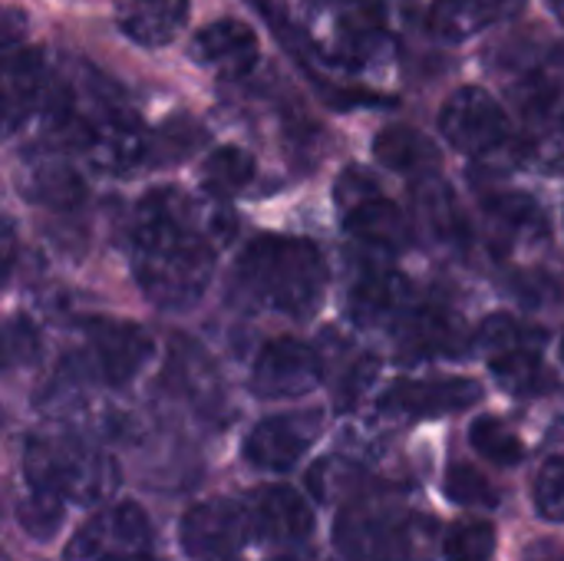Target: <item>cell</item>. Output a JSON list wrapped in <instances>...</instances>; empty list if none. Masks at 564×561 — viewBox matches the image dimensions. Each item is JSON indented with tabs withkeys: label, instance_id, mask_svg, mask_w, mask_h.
Masks as SVG:
<instances>
[{
	"label": "cell",
	"instance_id": "obj_1",
	"mask_svg": "<svg viewBox=\"0 0 564 561\" xmlns=\"http://www.w3.org/2000/svg\"><path fill=\"white\" fill-rule=\"evenodd\" d=\"M238 231V218L215 195L152 188L132 212V274L142 294L165 311L192 308L215 268V251Z\"/></svg>",
	"mask_w": 564,
	"mask_h": 561
},
{
	"label": "cell",
	"instance_id": "obj_2",
	"mask_svg": "<svg viewBox=\"0 0 564 561\" xmlns=\"http://www.w3.org/2000/svg\"><path fill=\"white\" fill-rule=\"evenodd\" d=\"M241 294L284 317H311L327 291L324 251L307 238L261 235L245 245L235 265Z\"/></svg>",
	"mask_w": 564,
	"mask_h": 561
},
{
	"label": "cell",
	"instance_id": "obj_3",
	"mask_svg": "<svg viewBox=\"0 0 564 561\" xmlns=\"http://www.w3.org/2000/svg\"><path fill=\"white\" fill-rule=\"evenodd\" d=\"M436 522L397 503H357L337 519L334 542L347 561H426Z\"/></svg>",
	"mask_w": 564,
	"mask_h": 561
},
{
	"label": "cell",
	"instance_id": "obj_4",
	"mask_svg": "<svg viewBox=\"0 0 564 561\" xmlns=\"http://www.w3.org/2000/svg\"><path fill=\"white\" fill-rule=\"evenodd\" d=\"M23 483L63 503L96 506L119 486V470L106 453L73 436H33L23 450Z\"/></svg>",
	"mask_w": 564,
	"mask_h": 561
},
{
	"label": "cell",
	"instance_id": "obj_5",
	"mask_svg": "<svg viewBox=\"0 0 564 561\" xmlns=\"http://www.w3.org/2000/svg\"><path fill=\"white\" fill-rule=\"evenodd\" d=\"M79 350L66 360V374L96 377L106 387H126L152 360V337L129 321L89 317L79 327Z\"/></svg>",
	"mask_w": 564,
	"mask_h": 561
},
{
	"label": "cell",
	"instance_id": "obj_6",
	"mask_svg": "<svg viewBox=\"0 0 564 561\" xmlns=\"http://www.w3.org/2000/svg\"><path fill=\"white\" fill-rule=\"evenodd\" d=\"M59 139L69 142L73 149H79V155L93 169L112 172V175L132 172L149 155L145 126L139 122L135 112H129L122 106H99L96 112L76 109Z\"/></svg>",
	"mask_w": 564,
	"mask_h": 561
},
{
	"label": "cell",
	"instance_id": "obj_7",
	"mask_svg": "<svg viewBox=\"0 0 564 561\" xmlns=\"http://www.w3.org/2000/svg\"><path fill=\"white\" fill-rule=\"evenodd\" d=\"M63 561H152V522L135 503L106 506L69 539Z\"/></svg>",
	"mask_w": 564,
	"mask_h": 561
},
{
	"label": "cell",
	"instance_id": "obj_8",
	"mask_svg": "<svg viewBox=\"0 0 564 561\" xmlns=\"http://www.w3.org/2000/svg\"><path fill=\"white\" fill-rule=\"evenodd\" d=\"M440 132L446 136V142L456 152L479 159V155L499 152L509 142L512 126L492 93H486L479 86H463L443 103Z\"/></svg>",
	"mask_w": 564,
	"mask_h": 561
},
{
	"label": "cell",
	"instance_id": "obj_9",
	"mask_svg": "<svg viewBox=\"0 0 564 561\" xmlns=\"http://www.w3.org/2000/svg\"><path fill=\"white\" fill-rule=\"evenodd\" d=\"M340 205H344V228L380 251H403L413 241V228L410 218L377 192L373 179H367L364 172H347L340 179Z\"/></svg>",
	"mask_w": 564,
	"mask_h": 561
},
{
	"label": "cell",
	"instance_id": "obj_10",
	"mask_svg": "<svg viewBox=\"0 0 564 561\" xmlns=\"http://www.w3.org/2000/svg\"><path fill=\"white\" fill-rule=\"evenodd\" d=\"M324 377L321 350L297 337H274L261 347L251 374V390L264 400H291L311 393Z\"/></svg>",
	"mask_w": 564,
	"mask_h": 561
},
{
	"label": "cell",
	"instance_id": "obj_11",
	"mask_svg": "<svg viewBox=\"0 0 564 561\" xmlns=\"http://www.w3.org/2000/svg\"><path fill=\"white\" fill-rule=\"evenodd\" d=\"M321 410H291L264 417L245 440V460L261 473H288L321 436Z\"/></svg>",
	"mask_w": 564,
	"mask_h": 561
},
{
	"label": "cell",
	"instance_id": "obj_12",
	"mask_svg": "<svg viewBox=\"0 0 564 561\" xmlns=\"http://www.w3.org/2000/svg\"><path fill=\"white\" fill-rule=\"evenodd\" d=\"M251 532L248 509L231 499H208L185 513L178 526L182 549L198 561L231 559Z\"/></svg>",
	"mask_w": 564,
	"mask_h": 561
},
{
	"label": "cell",
	"instance_id": "obj_13",
	"mask_svg": "<svg viewBox=\"0 0 564 561\" xmlns=\"http://www.w3.org/2000/svg\"><path fill=\"white\" fill-rule=\"evenodd\" d=\"M188 56L202 69H208V73H215L221 79H241V76H248L258 66V60H261V40H258V33L245 20L221 17V20L205 23L192 36Z\"/></svg>",
	"mask_w": 564,
	"mask_h": 561
},
{
	"label": "cell",
	"instance_id": "obj_14",
	"mask_svg": "<svg viewBox=\"0 0 564 561\" xmlns=\"http://www.w3.org/2000/svg\"><path fill=\"white\" fill-rule=\"evenodd\" d=\"M482 397V387L469 377H449V380H400L393 384L380 407L383 413H393L400 420H426V417H446L473 407Z\"/></svg>",
	"mask_w": 564,
	"mask_h": 561
},
{
	"label": "cell",
	"instance_id": "obj_15",
	"mask_svg": "<svg viewBox=\"0 0 564 561\" xmlns=\"http://www.w3.org/2000/svg\"><path fill=\"white\" fill-rule=\"evenodd\" d=\"M251 532L271 546H297L314 532V509L288 486H264L248 499Z\"/></svg>",
	"mask_w": 564,
	"mask_h": 561
},
{
	"label": "cell",
	"instance_id": "obj_16",
	"mask_svg": "<svg viewBox=\"0 0 564 561\" xmlns=\"http://www.w3.org/2000/svg\"><path fill=\"white\" fill-rule=\"evenodd\" d=\"M53 76L46 66V56L40 50H17L7 53L3 60V122L7 132H17L20 122H26L33 112L43 109L50 89H53Z\"/></svg>",
	"mask_w": 564,
	"mask_h": 561
},
{
	"label": "cell",
	"instance_id": "obj_17",
	"mask_svg": "<svg viewBox=\"0 0 564 561\" xmlns=\"http://www.w3.org/2000/svg\"><path fill=\"white\" fill-rule=\"evenodd\" d=\"M525 0H433L426 10V30L440 43H463L489 26L519 17Z\"/></svg>",
	"mask_w": 564,
	"mask_h": 561
},
{
	"label": "cell",
	"instance_id": "obj_18",
	"mask_svg": "<svg viewBox=\"0 0 564 561\" xmlns=\"http://www.w3.org/2000/svg\"><path fill=\"white\" fill-rule=\"evenodd\" d=\"M192 0H112L116 26L139 46H169L188 23Z\"/></svg>",
	"mask_w": 564,
	"mask_h": 561
},
{
	"label": "cell",
	"instance_id": "obj_19",
	"mask_svg": "<svg viewBox=\"0 0 564 561\" xmlns=\"http://www.w3.org/2000/svg\"><path fill=\"white\" fill-rule=\"evenodd\" d=\"M482 215L492 235V245L499 251H516V248H532L549 238V222L545 212L529 198V195H489L482 202Z\"/></svg>",
	"mask_w": 564,
	"mask_h": 561
},
{
	"label": "cell",
	"instance_id": "obj_20",
	"mask_svg": "<svg viewBox=\"0 0 564 561\" xmlns=\"http://www.w3.org/2000/svg\"><path fill=\"white\" fill-rule=\"evenodd\" d=\"M466 347V331L459 317L440 308H416L400 317V350L410 360L459 357Z\"/></svg>",
	"mask_w": 564,
	"mask_h": 561
},
{
	"label": "cell",
	"instance_id": "obj_21",
	"mask_svg": "<svg viewBox=\"0 0 564 561\" xmlns=\"http://www.w3.org/2000/svg\"><path fill=\"white\" fill-rule=\"evenodd\" d=\"M416 215L426 228V235L433 238V245L449 248V251H463L473 241V228L469 218L456 198V192L443 182L426 175L423 185H416Z\"/></svg>",
	"mask_w": 564,
	"mask_h": 561
},
{
	"label": "cell",
	"instance_id": "obj_22",
	"mask_svg": "<svg viewBox=\"0 0 564 561\" xmlns=\"http://www.w3.org/2000/svg\"><path fill=\"white\" fill-rule=\"evenodd\" d=\"M406 298H410V284L403 274L377 268L367 271L354 288H350V317L360 327H373L383 321H400L406 311Z\"/></svg>",
	"mask_w": 564,
	"mask_h": 561
},
{
	"label": "cell",
	"instance_id": "obj_23",
	"mask_svg": "<svg viewBox=\"0 0 564 561\" xmlns=\"http://www.w3.org/2000/svg\"><path fill=\"white\" fill-rule=\"evenodd\" d=\"M23 175H26L23 179V195H30L40 205H50V208H73L86 195L79 172L69 162H63L59 155L30 159Z\"/></svg>",
	"mask_w": 564,
	"mask_h": 561
},
{
	"label": "cell",
	"instance_id": "obj_24",
	"mask_svg": "<svg viewBox=\"0 0 564 561\" xmlns=\"http://www.w3.org/2000/svg\"><path fill=\"white\" fill-rule=\"evenodd\" d=\"M373 155L383 169L390 172H410V175H426L430 169H436L440 152L436 145L413 126H387L377 132L373 139Z\"/></svg>",
	"mask_w": 564,
	"mask_h": 561
},
{
	"label": "cell",
	"instance_id": "obj_25",
	"mask_svg": "<svg viewBox=\"0 0 564 561\" xmlns=\"http://www.w3.org/2000/svg\"><path fill=\"white\" fill-rule=\"evenodd\" d=\"M254 155L238 149V145H221L215 149L205 162H202V185L208 195L225 198L235 192H245L254 182Z\"/></svg>",
	"mask_w": 564,
	"mask_h": 561
},
{
	"label": "cell",
	"instance_id": "obj_26",
	"mask_svg": "<svg viewBox=\"0 0 564 561\" xmlns=\"http://www.w3.org/2000/svg\"><path fill=\"white\" fill-rule=\"evenodd\" d=\"M489 367H492L496 380L516 397H539L552 387V377H549V367L542 364L539 347H522V350L502 354V357L489 360Z\"/></svg>",
	"mask_w": 564,
	"mask_h": 561
},
{
	"label": "cell",
	"instance_id": "obj_27",
	"mask_svg": "<svg viewBox=\"0 0 564 561\" xmlns=\"http://www.w3.org/2000/svg\"><path fill=\"white\" fill-rule=\"evenodd\" d=\"M542 341H545V334L539 327H525L509 314H492L476 331V347L489 360H496L502 354H512V350H522V347H542Z\"/></svg>",
	"mask_w": 564,
	"mask_h": 561
},
{
	"label": "cell",
	"instance_id": "obj_28",
	"mask_svg": "<svg viewBox=\"0 0 564 561\" xmlns=\"http://www.w3.org/2000/svg\"><path fill=\"white\" fill-rule=\"evenodd\" d=\"M496 526L486 519H459L443 536L446 561H492L496 559Z\"/></svg>",
	"mask_w": 564,
	"mask_h": 561
},
{
	"label": "cell",
	"instance_id": "obj_29",
	"mask_svg": "<svg viewBox=\"0 0 564 561\" xmlns=\"http://www.w3.org/2000/svg\"><path fill=\"white\" fill-rule=\"evenodd\" d=\"M469 443L476 446L479 456H486L496 466H516V463L525 460V443L519 440V433L509 423L496 420V417L476 420L473 430H469Z\"/></svg>",
	"mask_w": 564,
	"mask_h": 561
},
{
	"label": "cell",
	"instance_id": "obj_30",
	"mask_svg": "<svg viewBox=\"0 0 564 561\" xmlns=\"http://www.w3.org/2000/svg\"><path fill=\"white\" fill-rule=\"evenodd\" d=\"M63 509H66L63 499H56L53 493H46L40 486L23 483V496L17 499V522L26 536L50 539L63 522Z\"/></svg>",
	"mask_w": 564,
	"mask_h": 561
},
{
	"label": "cell",
	"instance_id": "obj_31",
	"mask_svg": "<svg viewBox=\"0 0 564 561\" xmlns=\"http://www.w3.org/2000/svg\"><path fill=\"white\" fill-rule=\"evenodd\" d=\"M532 499L542 519L549 522H564V456L545 460V466L535 476Z\"/></svg>",
	"mask_w": 564,
	"mask_h": 561
},
{
	"label": "cell",
	"instance_id": "obj_32",
	"mask_svg": "<svg viewBox=\"0 0 564 561\" xmlns=\"http://www.w3.org/2000/svg\"><path fill=\"white\" fill-rule=\"evenodd\" d=\"M446 496L459 506H496L499 503L489 479L476 466H466V463H459L446 473Z\"/></svg>",
	"mask_w": 564,
	"mask_h": 561
},
{
	"label": "cell",
	"instance_id": "obj_33",
	"mask_svg": "<svg viewBox=\"0 0 564 561\" xmlns=\"http://www.w3.org/2000/svg\"><path fill=\"white\" fill-rule=\"evenodd\" d=\"M377 370H380V360H377V357H360L354 367H347V374H344V380H340V387H337V403H340V410L350 407V403H357V400L370 390Z\"/></svg>",
	"mask_w": 564,
	"mask_h": 561
},
{
	"label": "cell",
	"instance_id": "obj_34",
	"mask_svg": "<svg viewBox=\"0 0 564 561\" xmlns=\"http://www.w3.org/2000/svg\"><path fill=\"white\" fill-rule=\"evenodd\" d=\"M33 354H36V337H33L30 324L10 321V324H7V364L30 360Z\"/></svg>",
	"mask_w": 564,
	"mask_h": 561
},
{
	"label": "cell",
	"instance_id": "obj_35",
	"mask_svg": "<svg viewBox=\"0 0 564 561\" xmlns=\"http://www.w3.org/2000/svg\"><path fill=\"white\" fill-rule=\"evenodd\" d=\"M23 33H26V17H23L17 7H7V10H3V33H0L3 50H7V53L23 50V46H20V36H23Z\"/></svg>",
	"mask_w": 564,
	"mask_h": 561
},
{
	"label": "cell",
	"instance_id": "obj_36",
	"mask_svg": "<svg viewBox=\"0 0 564 561\" xmlns=\"http://www.w3.org/2000/svg\"><path fill=\"white\" fill-rule=\"evenodd\" d=\"M3 271L10 274L13 271V231L7 228V235H3Z\"/></svg>",
	"mask_w": 564,
	"mask_h": 561
},
{
	"label": "cell",
	"instance_id": "obj_37",
	"mask_svg": "<svg viewBox=\"0 0 564 561\" xmlns=\"http://www.w3.org/2000/svg\"><path fill=\"white\" fill-rule=\"evenodd\" d=\"M311 3H317V7H330V10H337V7H347V3H357V0H311Z\"/></svg>",
	"mask_w": 564,
	"mask_h": 561
},
{
	"label": "cell",
	"instance_id": "obj_38",
	"mask_svg": "<svg viewBox=\"0 0 564 561\" xmlns=\"http://www.w3.org/2000/svg\"><path fill=\"white\" fill-rule=\"evenodd\" d=\"M549 7L555 10V17L564 23V0H549Z\"/></svg>",
	"mask_w": 564,
	"mask_h": 561
},
{
	"label": "cell",
	"instance_id": "obj_39",
	"mask_svg": "<svg viewBox=\"0 0 564 561\" xmlns=\"http://www.w3.org/2000/svg\"><path fill=\"white\" fill-rule=\"evenodd\" d=\"M281 561H321V555H284Z\"/></svg>",
	"mask_w": 564,
	"mask_h": 561
},
{
	"label": "cell",
	"instance_id": "obj_40",
	"mask_svg": "<svg viewBox=\"0 0 564 561\" xmlns=\"http://www.w3.org/2000/svg\"><path fill=\"white\" fill-rule=\"evenodd\" d=\"M215 561H241V559H235V555H231V559H215Z\"/></svg>",
	"mask_w": 564,
	"mask_h": 561
},
{
	"label": "cell",
	"instance_id": "obj_41",
	"mask_svg": "<svg viewBox=\"0 0 564 561\" xmlns=\"http://www.w3.org/2000/svg\"><path fill=\"white\" fill-rule=\"evenodd\" d=\"M562 360H564V337H562Z\"/></svg>",
	"mask_w": 564,
	"mask_h": 561
},
{
	"label": "cell",
	"instance_id": "obj_42",
	"mask_svg": "<svg viewBox=\"0 0 564 561\" xmlns=\"http://www.w3.org/2000/svg\"><path fill=\"white\" fill-rule=\"evenodd\" d=\"M562 122H564V116H562Z\"/></svg>",
	"mask_w": 564,
	"mask_h": 561
}]
</instances>
